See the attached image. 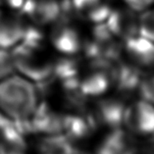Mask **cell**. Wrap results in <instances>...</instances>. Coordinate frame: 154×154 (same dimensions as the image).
Listing matches in <instances>:
<instances>
[{
	"mask_svg": "<svg viewBox=\"0 0 154 154\" xmlns=\"http://www.w3.org/2000/svg\"><path fill=\"white\" fill-rule=\"evenodd\" d=\"M38 28L28 25L23 39L11 51L16 71L37 85L52 78L55 64Z\"/></svg>",
	"mask_w": 154,
	"mask_h": 154,
	"instance_id": "6da1fadb",
	"label": "cell"
},
{
	"mask_svg": "<svg viewBox=\"0 0 154 154\" xmlns=\"http://www.w3.org/2000/svg\"><path fill=\"white\" fill-rule=\"evenodd\" d=\"M38 105V88L29 79L12 75L0 82V112L14 123H23Z\"/></svg>",
	"mask_w": 154,
	"mask_h": 154,
	"instance_id": "7a4b0ae2",
	"label": "cell"
},
{
	"mask_svg": "<svg viewBox=\"0 0 154 154\" xmlns=\"http://www.w3.org/2000/svg\"><path fill=\"white\" fill-rule=\"evenodd\" d=\"M77 20L64 0L63 12L51 25L50 31L52 46L62 55H78L84 49L85 35L82 33Z\"/></svg>",
	"mask_w": 154,
	"mask_h": 154,
	"instance_id": "3957f363",
	"label": "cell"
},
{
	"mask_svg": "<svg viewBox=\"0 0 154 154\" xmlns=\"http://www.w3.org/2000/svg\"><path fill=\"white\" fill-rule=\"evenodd\" d=\"M121 42L110 32L105 22L93 24L91 32L85 35L82 52L86 59L111 63L120 58L123 52Z\"/></svg>",
	"mask_w": 154,
	"mask_h": 154,
	"instance_id": "277c9868",
	"label": "cell"
},
{
	"mask_svg": "<svg viewBox=\"0 0 154 154\" xmlns=\"http://www.w3.org/2000/svg\"><path fill=\"white\" fill-rule=\"evenodd\" d=\"M123 125L133 134L154 136V104L140 99L125 108Z\"/></svg>",
	"mask_w": 154,
	"mask_h": 154,
	"instance_id": "5b68a950",
	"label": "cell"
},
{
	"mask_svg": "<svg viewBox=\"0 0 154 154\" xmlns=\"http://www.w3.org/2000/svg\"><path fill=\"white\" fill-rule=\"evenodd\" d=\"M63 9L64 0H25L20 12L31 25L45 27L61 16Z\"/></svg>",
	"mask_w": 154,
	"mask_h": 154,
	"instance_id": "8992f818",
	"label": "cell"
},
{
	"mask_svg": "<svg viewBox=\"0 0 154 154\" xmlns=\"http://www.w3.org/2000/svg\"><path fill=\"white\" fill-rule=\"evenodd\" d=\"M28 24L20 11L0 7V47L10 49L23 39Z\"/></svg>",
	"mask_w": 154,
	"mask_h": 154,
	"instance_id": "52a82bcc",
	"label": "cell"
},
{
	"mask_svg": "<svg viewBox=\"0 0 154 154\" xmlns=\"http://www.w3.org/2000/svg\"><path fill=\"white\" fill-rule=\"evenodd\" d=\"M105 24L119 40L126 41L138 35V15L127 5L113 8Z\"/></svg>",
	"mask_w": 154,
	"mask_h": 154,
	"instance_id": "ba28073f",
	"label": "cell"
},
{
	"mask_svg": "<svg viewBox=\"0 0 154 154\" xmlns=\"http://www.w3.org/2000/svg\"><path fill=\"white\" fill-rule=\"evenodd\" d=\"M142 77V70L127 59L118 58L111 63L112 85L122 93L137 91Z\"/></svg>",
	"mask_w": 154,
	"mask_h": 154,
	"instance_id": "9c48e42d",
	"label": "cell"
},
{
	"mask_svg": "<svg viewBox=\"0 0 154 154\" xmlns=\"http://www.w3.org/2000/svg\"><path fill=\"white\" fill-rule=\"evenodd\" d=\"M75 16L91 24L104 23L113 9L112 0H66Z\"/></svg>",
	"mask_w": 154,
	"mask_h": 154,
	"instance_id": "30bf717a",
	"label": "cell"
},
{
	"mask_svg": "<svg viewBox=\"0 0 154 154\" xmlns=\"http://www.w3.org/2000/svg\"><path fill=\"white\" fill-rule=\"evenodd\" d=\"M96 127L97 123L91 112L77 111L62 116V134L73 142L91 137Z\"/></svg>",
	"mask_w": 154,
	"mask_h": 154,
	"instance_id": "8fae6325",
	"label": "cell"
},
{
	"mask_svg": "<svg viewBox=\"0 0 154 154\" xmlns=\"http://www.w3.org/2000/svg\"><path fill=\"white\" fill-rule=\"evenodd\" d=\"M123 52L126 59L140 70L154 68V42L140 35L128 39L123 42Z\"/></svg>",
	"mask_w": 154,
	"mask_h": 154,
	"instance_id": "7c38bea8",
	"label": "cell"
},
{
	"mask_svg": "<svg viewBox=\"0 0 154 154\" xmlns=\"http://www.w3.org/2000/svg\"><path fill=\"white\" fill-rule=\"evenodd\" d=\"M137 142L134 134L121 128L110 130L100 142L96 154H137Z\"/></svg>",
	"mask_w": 154,
	"mask_h": 154,
	"instance_id": "4fadbf2b",
	"label": "cell"
},
{
	"mask_svg": "<svg viewBox=\"0 0 154 154\" xmlns=\"http://www.w3.org/2000/svg\"><path fill=\"white\" fill-rule=\"evenodd\" d=\"M126 105L122 99L116 97L101 98L96 102L91 112L97 125H102L110 130L121 128Z\"/></svg>",
	"mask_w": 154,
	"mask_h": 154,
	"instance_id": "5bb4252c",
	"label": "cell"
},
{
	"mask_svg": "<svg viewBox=\"0 0 154 154\" xmlns=\"http://www.w3.org/2000/svg\"><path fill=\"white\" fill-rule=\"evenodd\" d=\"M40 137L37 146L41 154H73L77 149L74 142L61 133Z\"/></svg>",
	"mask_w": 154,
	"mask_h": 154,
	"instance_id": "9a60e30c",
	"label": "cell"
},
{
	"mask_svg": "<svg viewBox=\"0 0 154 154\" xmlns=\"http://www.w3.org/2000/svg\"><path fill=\"white\" fill-rule=\"evenodd\" d=\"M25 136L18 129L0 138V154H27Z\"/></svg>",
	"mask_w": 154,
	"mask_h": 154,
	"instance_id": "2e32d148",
	"label": "cell"
},
{
	"mask_svg": "<svg viewBox=\"0 0 154 154\" xmlns=\"http://www.w3.org/2000/svg\"><path fill=\"white\" fill-rule=\"evenodd\" d=\"M138 35L154 42V9L148 8L138 15Z\"/></svg>",
	"mask_w": 154,
	"mask_h": 154,
	"instance_id": "e0dca14e",
	"label": "cell"
},
{
	"mask_svg": "<svg viewBox=\"0 0 154 154\" xmlns=\"http://www.w3.org/2000/svg\"><path fill=\"white\" fill-rule=\"evenodd\" d=\"M137 91L141 98L154 104V72L142 74Z\"/></svg>",
	"mask_w": 154,
	"mask_h": 154,
	"instance_id": "ac0fdd59",
	"label": "cell"
},
{
	"mask_svg": "<svg viewBox=\"0 0 154 154\" xmlns=\"http://www.w3.org/2000/svg\"><path fill=\"white\" fill-rule=\"evenodd\" d=\"M16 68L11 51L0 47V81L14 75Z\"/></svg>",
	"mask_w": 154,
	"mask_h": 154,
	"instance_id": "d6986e66",
	"label": "cell"
},
{
	"mask_svg": "<svg viewBox=\"0 0 154 154\" xmlns=\"http://www.w3.org/2000/svg\"><path fill=\"white\" fill-rule=\"evenodd\" d=\"M17 129L18 128L15 125V123L0 112V138L16 131Z\"/></svg>",
	"mask_w": 154,
	"mask_h": 154,
	"instance_id": "ffe728a7",
	"label": "cell"
},
{
	"mask_svg": "<svg viewBox=\"0 0 154 154\" xmlns=\"http://www.w3.org/2000/svg\"><path fill=\"white\" fill-rule=\"evenodd\" d=\"M125 4L137 12H142L154 4V0H123Z\"/></svg>",
	"mask_w": 154,
	"mask_h": 154,
	"instance_id": "44dd1931",
	"label": "cell"
},
{
	"mask_svg": "<svg viewBox=\"0 0 154 154\" xmlns=\"http://www.w3.org/2000/svg\"><path fill=\"white\" fill-rule=\"evenodd\" d=\"M25 0H0V7L20 11Z\"/></svg>",
	"mask_w": 154,
	"mask_h": 154,
	"instance_id": "7402d4cb",
	"label": "cell"
},
{
	"mask_svg": "<svg viewBox=\"0 0 154 154\" xmlns=\"http://www.w3.org/2000/svg\"><path fill=\"white\" fill-rule=\"evenodd\" d=\"M73 154H89V153L85 152V151H82V150H79V149L77 148V149L73 152Z\"/></svg>",
	"mask_w": 154,
	"mask_h": 154,
	"instance_id": "603a6c76",
	"label": "cell"
}]
</instances>
